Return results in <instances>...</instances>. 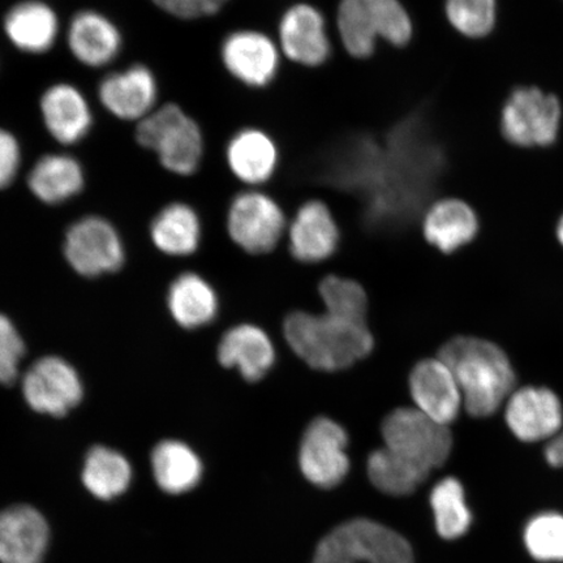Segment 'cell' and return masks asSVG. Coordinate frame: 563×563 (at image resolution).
<instances>
[{"instance_id":"1","label":"cell","mask_w":563,"mask_h":563,"mask_svg":"<svg viewBox=\"0 0 563 563\" xmlns=\"http://www.w3.org/2000/svg\"><path fill=\"white\" fill-rule=\"evenodd\" d=\"M285 342L309 369L347 371L367 358L376 346L368 322L342 319L327 312L292 311L282 325Z\"/></svg>"},{"instance_id":"2","label":"cell","mask_w":563,"mask_h":563,"mask_svg":"<svg viewBox=\"0 0 563 563\" xmlns=\"http://www.w3.org/2000/svg\"><path fill=\"white\" fill-rule=\"evenodd\" d=\"M460 384L464 411L489 418L516 390L517 376L505 351L488 340L457 335L442 344L439 354Z\"/></svg>"},{"instance_id":"3","label":"cell","mask_w":563,"mask_h":563,"mask_svg":"<svg viewBox=\"0 0 563 563\" xmlns=\"http://www.w3.org/2000/svg\"><path fill=\"white\" fill-rule=\"evenodd\" d=\"M336 30L352 58L367 59L375 54L378 40L405 47L412 38L413 24L400 0H341Z\"/></svg>"},{"instance_id":"4","label":"cell","mask_w":563,"mask_h":563,"mask_svg":"<svg viewBox=\"0 0 563 563\" xmlns=\"http://www.w3.org/2000/svg\"><path fill=\"white\" fill-rule=\"evenodd\" d=\"M137 144L156 154L166 172L191 176L203 158V135L199 123L176 103L158 106L136 125Z\"/></svg>"},{"instance_id":"5","label":"cell","mask_w":563,"mask_h":563,"mask_svg":"<svg viewBox=\"0 0 563 563\" xmlns=\"http://www.w3.org/2000/svg\"><path fill=\"white\" fill-rule=\"evenodd\" d=\"M384 446L432 473L449 460L453 450L450 427L441 426L413 406L394 408L379 426Z\"/></svg>"},{"instance_id":"6","label":"cell","mask_w":563,"mask_h":563,"mask_svg":"<svg viewBox=\"0 0 563 563\" xmlns=\"http://www.w3.org/2000/svg\"><path fill=\"white\" fill-rule=\"evenodd\" d=\"M413 563L408 541L367 519L336 527L316 549L313 563Z\"/></svg>"},{"instance_id":"7","label":"cell","mask_w":563,"mask_h":563,"mask_svg":"<svg viewBox=\"0 0 563 563\" xmlns=\"http://www.w3.org/2000/svg\"><path fill=\"white\" fill-rule=\"evenodd\" d=\"M562 108L558 97L534 87L511 91L501 111L503 136L519 147H548L558 141Z\"/></svg>"},{"instance_id":"8","label":"cell","mask_w":563,"mask_h":563,"mask_svg":"<svg viewBox=\"0 0 563 563\" xmlns=\"http://www.w3.org/2000/svg\"><path fill=\"white\" fill-rule=\"evenodd\" d=\"M349 433L341 422L320 415L308 422L299 443L302 476L316 487L332 489L350 473Z\"/></svg>"},{"instance_id":"9","label":"cell","mask_w":563,"mask_h":563,"mask_svg":"<svg viewBox=\"0 0 563 563\" xmlns=\"http://www.w3.org/2000/svg\"><path fill=\"white\" fill-rule=\"evenodd\" d=\"M229 236L252 256H263L277 249L285 236L287 220L273 197L245 191L232 199L227 218Z\"/></svg>"},{"instance_id":"10","label":"cell","mask_w":563,"mask_h":563,"mask_svg":"<svg viewBox=\"0 0 563 563\" xmlns=\"http://www.w3.org/2000/svg\"><path fill=\"white\" fill-rule=\"evenodd\" d=\"M63 253L69 266L87 278L115 273L125 262L122 236L114 224L98 216L82 217L70 224Z\"/></svg>"},{"instance_id":"11","label":"cell","mask_w":563,"mask_h":563,"mask_svg":"<svg viewBox=\"0 0 563 563\" xmlns=\"http://www.w3.org/2000/svg\"><path fill=\"white\" fill-rule=\"evenodd\" d=\"M21 391L33 411L63 418L84 397L82 379L73 364L59 356H44L34 362L21 378Z\"/></svg>"},{"instance_id":"12","label":"cell","mask_w":563,"mask_h":563,"mask_svg":"<svg viewBox=\"0 0 563 563\" xmlns=\"http://www.w3.org/2000/svg\"><path fill=\"white\" fill-rule=\"evenodd\" d=\"M412 406L441 426L450 427L464 410L460 384L440 356L421 358L407 378Z\"/></svg>"},{"instance_id":"13","label":"cell","mask_w":563,"mask_h":563,"mask_svg":"<svg viewBox=\"0 0 563 563\" xmlns=\"http://www.w3.org/2000/svg\"><path fill=\"white\" fill-rule=\"evenodd\" d=\"M97 93L102 108L119 121L139 123L158 108L157 77L144 65L104 76Z\"/></svg>"},{"instance_id":"14","label":"cell","mask_w":563,"mask_h":563,"mask_svg":"<svg viewBox=\"0 0 563 563\" xmlns=\"http://www.w3.org/2000/svg\"><path fill=\"white\" fill-rule=\"evenodd\" d=\"M221 60L228 73L250 88L269 86L279 70V51L269 35L252 30L232 32L223 40Z\"/></svg>"},{"instance_id":"15","label":"cell","mask_w":563,"mask_h":563,"mask_svg":"<svg viewBox=\"0 0 563 563\" xmlns=\"http://www.w3.org/2000/svg\"><path fill=\"white\" fill-rule=\"evenodd\" d=\"M505 421L519 441L551 440L562 431L563 407L558 394L548 387L526 386L506 400Z\"/></svg>"},{"instance_id":"16","label":"cell","mask_w":563,"mask_h":563,"mask_svg":"<svg viewBox=\"0 0 563 563\" xmlns=\"http://www.w3.org/2000/svg\"><path fill=\"white\" fill-rule=\"evenodd\" d=\"M278 35L282 52L297 65L319 67L332 54L327 20L312 4L291 5L279 21Z\"/></svg>"},{"instance_id":"17","label":"cell","mask_w":563,"mask_h":563,"mask_svg":"<svg viewBox=\"0 0 563 563\" xmlns=\"http://www.w3.org/2000/svg\"><path fill=\"white\" fill-rule=\"evenodd\" d=\"M51 540V526L33 506L0 510V563H42Z\"/></svg>"},{"instance_id":"18","label":"cell","mask_w":563,"mask_h":563,"mask_svg":"<svg viewBox=\"0 0 563 563\" xmlns=\"http://www.w3.org/2000/svg\"><path fill=\"white\" fill-rule=\"evenodd\" d=\"M217 358L223 368L234 369L245 383L263 382L277 363V350L266 330L255 323H239L221 338Z\"/></svg>"},{"instance_id":"19","label":"cell","mask_w":563,"mask_h":563,"mask_svg":"<svg viewBox=\"0 0 563 563\" xmlns=\"http://www.w3.org/2000/svg\"><path fill=\"white\" fill-rule=\"evenodd\" d=\"M288 252L301 264H320L333 257L340 246V228L325 202L302 203L287 230Z\"/></svg>"},{"instance_id":"20","label":"cell","mask_w":563,"mask_h":563,"mask_svg":"<svg viewBox=\"0 0 563 563\" xmlns=\"http://www.w3.org/2000/svg\"><path fill=\"white\" fill-rule=\"evenodd\" d=\"M40 111L48 135L56 143H81L93 126V111L86 95L69 82H56L41 96Z\"/></svg>"},{"instance_id":"21","label":"cell","mask_w":563,"mask_h":563,"mask_svg":"<svg viewBox=\"0 0 563 563\" xmlns=\"http://www.w3.org/2000/svg\"><path fill=\"white\" fill-rule=\"evenodd\" d=\"M70 55L89 68H103L122 52L123 37L119 27L103 13L82 10L70 19L67 33Z\"/></svg>"},{"instance_id":"22","label":"cell","mask_w":563,"mask_h":563,"mask_svg":"<svg viewBox=\"0 0 563 563\" xmlns=\"http://www.w3.org/2000/svg\"><path fill=\"white\" fill-rule=\"evenodd\" d=\"M481 223L473 207L455 197L432 203L421 221L424 241L443 255H453L477 236Z\"/></svg>"},{"instance_id":"23","label":"cell","mask_w":563,"mask_h":563,"mask_svg":"<svg viewBox=\"0 0 563 563\" xmlns=\"http://www.w3.org/2000/svg\"><path fill=\"white\" fill-rule=\"evenodd\" d=\"M3 27L12 46L31 55L51 52L60 33L59 18L44 0H24L12 5Z\"/></svg>"},{"instance_id":"24","label":"cell","mask_w":563,"mask_h":563,"mask_svg":"<svg viewBox=\"0 0 563 563\" xmlns=\"http://www.w3.org/2000/svg\"><path fill=\"white\" fill-rule=\"evenodd\" d=\"M27 189L46 206H60L86 188V172L80 162L65 153L41 156L26 176Z\"/></svg>"},{"instance_id":"25","label":"cell","mask_w":563,"mask_h":563,"mask_svg":"<svg viewBox=\"0 0 563 563\" xmlns=\"http://www.w3.org/2000/svg\"><path fill=\"white\" fill-rule=\"evenodd\" d=\"M227 161L231 174L244 185H264L277 170V145L264 131L244 129L230 139Z\"/></svg>"},{"instance_id":"26","label":"cell","mask_w":563,"mask_h":563,"mask_svg":"<svg viewBox=\"0 0 563 563\" xmlns=\"http://www.w3.org/2000/svg\"><path fill=\"white\" fill-rule=\"evenodd\" d=\"M154 482L172 496L185 495L200 484L203 466L195 450L179 440L157 443L151 455Z\"/></svg>"},{"instance_id":"27","label":"cell","mask_w":563,"mask_h":563,"mask_svg":"<svg viewBox=\"0 0 563 563\" xmlns=\"http://www.w3.org/2000/svg\"><path fill=\"white\" fill-rule=\"evenodd\" d=\"M167 307L179 327L196 330L210 325L217 319L220 299L206 278L196 273H185L168 288Z\"/></svg>"},{"instance_id":"28","label":"cell","mask_w":563,"mask_h":563,"mask_svg":"<svg viewBox=\"0 0 563 563\" xmlns=\"http://www.w3.org/2000/svg\"><path fill=\"white\" fill-rule=\"evenodd\" d=\"M201 220L186 202H172L158 211L151 223V239L156 249L172 257L191 256L199 250Z\"/></svg>"},{"instance_id":"29","label":"cell","mask_w":563,"mask_h":563,"mask_svg":"<svg viewBox=\"0 0 563 563\" xmlns=\"http://www.w3.org/2000/svg\"><path fill=\"white\" fill-rule=\"evenodd\" d=\"M81 481L91 496L101 501H112L130 489L132 464L118 450L98 445L91 448L84 460Z\"/></svg>"},{"instance_id":"30","label":"cell","mask_w":563,"mask_h":563,"mask_svg":"<svg viewBox=\"0 0 563 563\" xmlns=\"http://www.w3.org/2000/svg\"><path fill=\"white\" fill-rule=\"evenodd\" d=\"M367 474L379 492L396 497L411 495L429 476L428 471L385 446L373 450L369 454Z\"/></svg>"},{"instance_id":"31","label":"cell","mask_w":563,"mask_h":563,"mask_svg":"<svg viewBox=\"0 0 563 563\" xmlns=\"http://www.w3.org/2000/svg\"><path fill=\"white\" fill-rule=\"evenodd\" d=\"M431 505L435 527L443 539L454 540L466 533L471 525V512L464 497L463 485L455 477H445L434 485Z\"/></svg>"},{"instance_id":"32","label":"cell","mask_w":563,"mask_h":563,"mask_svg":"<svg viewBox=\"0 0 563 563\" xmlns=\"http://www.w3.org/2000/svg\"><path fill=\"white\" fill-rule=\"evenodd\" d=\"M317 292L323 312L342 319L368 322L369 298L361 282L329 274L321 279Z\"/></svg>"},{"instance_id":"33","label":"cell","mask_w":563,"mask_h":563,"mask_svg":"<svg viewBox=\"0 0 563 563\" xmlns=\"http://www.w3.org/2000/svg\"><path fill=\"white\" fill-rule=\"evenodd\" d=\"M446 19L467 38H484L497 21V0H446Z\"/></svg>"},{"instance_id":"34","label":"cell","mask_w":563,"mask_h":563,"mask_svg":"<svg viewBox=\"0 0 563 563\" xmlns=\"http://www.w3.org/2000/svg\"><path fill=\"white\" fill-rule=\"evenodd\" d=\"M528 552L543 562L563 561V517L543 514L533 518L525 531Z\"/></svg>"},{"instance_id":"35","label":"cell","mask_w":563,"mask_h":563,"mask_svg":"<svg viewBox=\"0 0 563 563\" xmlns=\"http://www.w3.org/2000/svg\"><path fill=\"white\" fill-rule=\"evenodd\" d=\"M25 343L9 317L0 313V385H12L20 375Z\"/></svg>"},{"instance_id":"36","label":"cell","mask_w":563,"mask_h":563,"mask_svg":"<svg viewBox=\"0 0 563 563\" xmlns=\"http://www.w3.org/2000/svg\"><path fill=\"white\" fill-rule=\"evenodd\" d=\"M21 162H23V151H21L20 141L11 131L0 126V191L9 188L16 180Z\"/></svg>"},{"instance_id":"37","label":"cell","mask_w":563,"mask_h":563,"mask_svg":"<svg viewBox=\"0 0 563 563\" xmlns=\"http://www.w3.org/2000/svg\"><path fill=\"white\" fill-rule=\"evenodd\" d=\"M161 11L179 20H196L206 16L202 0H152Z\"/></svg>"},{"instance_id":"38","label":"cell","mask_w":563,"mask_h":563,"mask_svg":"<svg viewBox=\"0 0 563 563\" xmlns=\"http://www.w3.org/2000/svg\"><path fill=\"white\" fill-rule=\"evenodd\" d=\"M545 460L552 467H563V431L549 440L545 448Z\"/></svg>"},{"instance_id":"39","label":"cell","mask_w":563,"mask_h":563,"mask_svg":"<svg viewBox=\"0 0 563 563\" xmlns=\"http://www.w3.org/2000/svg\"><path fill=\"white\" fill-rule=\"evenodd\" d=\"M230 0H202L203 9H206V16H213L220 12Z\"/></svg>"},{"instance_id":"40","label":"cell","mask_w":563,"mask_h":563,"mask_svg":"<svg viewBox=\"0 0 563 563\" xmlns=\"http://www.w3.org/2000/svg\"><path fill=\"white\" fill-rule=\"evenodd\" d=\"M558 239L559 242L563 245V216L560 218V221L558 223Z\"/></svg>"}]
</instances>
